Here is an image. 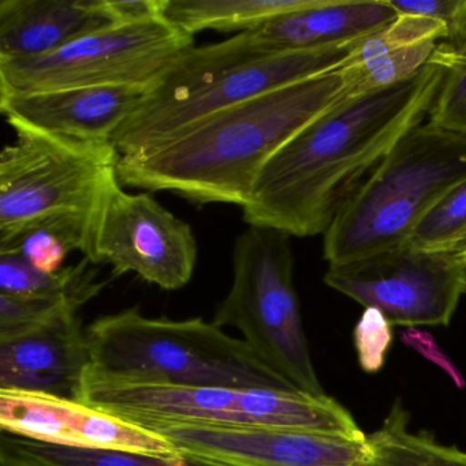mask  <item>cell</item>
<instances>
[{
  "mask_svg": "<svg viewBox=\"0 0 466 466\" xmlns=\"http://www.w3.org/2000/svg\"><path fill=\"white\" fill-rule=\"evenodd\" d=\"M444 73L425 65L402 83L338 102L313 119L261 168L241 208L244 222L290 237L326 233L398 141L427 121Z\"/></svg>",
  "mask_w": 466,
  "mask_h": 466,
  "instance_id": "cell-1",
  "label": "cell"
},
{
  "mask_svg": "<svg viewBox=\"0 0 466 466\" xmlns=\"http://www.w3.org/2000/svg\"><path fill=\"white\" fill-rule=\"evenodd\" d=\"M343 89L337 69L220 111L148 154L121 157L119 181L174 193L196 206L242 208L272 155L340 102Z\"/></svg>",
  "mask_w": 466,
  "mask_h": 466,
  "instance_id": "cell-2",
  "label": "cell"
},
{
  "mask_svg": "<svg viewBox=\"0 0 466 466\" xmlns=\"http://www.w3.org/2000/svg\"><path fill=\"white\" fill-rule=\"evenodd\" d=\"M76 400L147 430L189 424L367 438L334 398L299 390L178 386L107 375L88 365Z\"/></svg>",
  "mask_w": 466,
  "mask_h": 466,
  "instance_id": "cell-3",
  "label": "cell"
},
{
  "mask_svg": "<svg viewBox=\"0 0 466 466\" xmlns=\"http://www.w3.org/2000/svg\"><path fill=\"white\" fill-rule=\"evenodd\" d=\"M95 370L193 387L297 390L244 339L201 318H148L137 307L102 316L86 329Z\"/></svg>",
  "mask_w": 466,
  "mask_h": 466,
  "instance_id": "cell-4",
  "label": "cell"
},
{
  "mask_svg": "<svg viewBox=\"0 0 466 466\" xmlns=\"http://www.w3.org/2000/svg\"><path fill=\"white\" fill-rule=\"evenodd\" d=\"M466 179V137L424 122L403 136L324 233L329 266L403 247L433 204Z\"/></svg>",
  "mask_w": 466,
  "mask_h": 466,
  "instance_id": "cell-5",
  "label": "cell"
},
{
  "mask_svg": "<svg viewBox=\"0 0 466 466\" xmlns=\"http://www.w3.org/2000/svg\"><path fill=\"white\" fill-rule=\"evenodd\" d=\"M212 321L238 329L252 350L299 391L327 395L302 327L288 234L248 226L237 237L233 283Z\"/></svg>",
  "mask_w": 466,
  "mask_h": 466,
  "instance_id": "cell-6",
  "label": "cell"
},
{
  "mask_svg": "<svg viewBox=\"0 0 466 466\" xmlns=\"http://www.w3.org/2000/svg\"><path fill=\"white\" fill-rule=\"evenodd\" d=\"M0 154V245L58 217H91L121 157L111 141L15 129Z\"/></svg>",
  "mask_w": 466,
  "mask_h": 466,
  "instance_id": "cell-7",
  "label": "cell"
},
{
  "mask_svg": "<svg viewBox=\"0 0 466 466\" xmlns=\"http://www.w3.org/2000/svg\"><path fill=\"white\" fill-rule=\"evenodd\" d=\"M361 40L268 56L198 80L157 84L111 143L121 157L148 154L214 114L339 69Z\"/></svg>",
  "mask_w": 466,
  "mask_h": 466,
  "instance_id": "cell-8",
  "label": "cell"
},
{
  "mask_svg": "<svg viewBox=\"0 0 466 466\" xmlns=\"http://www.w3.org/2000/svg\"><path fill=\"white\" fill-rule=\"evenodd\" d=\"M195 37L165 18L114 25L36 58L0 61V92L155 88Z\"/></svg>",
  "mask_w": 466,
  "mask_h": 466,
  "instance_id": "cell-9",
  "label": "cell"
},
{
  "mask_svg": "<svg viewBox=\"0 0 466 466\" xmlns=\"http://www.w3.org/2000/svg\"><path fill=\"white\" fill-rule=\"evenodd\" d=\"M198 250L190 225L149 193H127L118 177L89 217L83 255L110 264L116 277L132 272L163 290H179L192 279Z\"/></svg>",
  "mask_w": 466,
  "mask_h": 466,
  "instance_id": "cell-10",
  "label": "cell"
},
{
  "mask_svg": "<svg viewBox=\"0 0 466 466\" xmlns=\"http://www.w3.org/2000/svg\"><path fill=\"white\" fill-rule=\"evenodd\" d=\"M324 283L392 326H449L466 293V268L455 253L398 247L350 263L329 266Z\"/></svg>",
  "mask_w": 466,
  "mask_h": 466,
  "instance_id": "cell-11",
  "label": "cell"
},
{
  "mask_svg": "<svg viewBox=\"0 0 466 466\" xmlns=\"http://www.w3.org/2000/svg\"><path fill=\"white\" fill-rule=\"evenodd\" d=\"M397 17L389 0H320L316 6L272 18L225 42L195 46L160 83H185L268 56L364 39Z\"/></svg>",
  "mask_w": 466,
  "mask_h": 466,
  "instance_id": "cell-12",
  "label": "cell"
},
{
  "mask_svg": "<svg viewBox=\"0 0 466 466\" xmlns=\"http://www.w3.org/2000/svg\"><path fill=\"white\" fill-rule=\"evenodd\" d=\"M182 457L223 466H360L375 455L372 438L274 428L162 425L152 428Z\"/></svg>",
  "mask_w": 466,
  "mask_h": 466,
  "instance_id": "cell-13",
  "label": "cell"
},
{
  "mask_svg": "<svg viewBox=\"0 0 466 466\" xmlns=\"http://www.w3.org/2000/svg\"><path fill=\"white\" fill-rule=\"evenodd\" d=\"M0 430L56 446L182 457L154 431L47 392L0 390Z\"/></svg>",
  "mask_w": 466,
  "mask_h": 466,
  "instance_id": "cell-14",
  "label": "cell"
},
{
  "mask_svg": "<svg viewBox=\"0 0 466 466\" xmlns=\"http://www.w3.org/2000/svg\"><path fill=\"white\" fill-rule=\"evenodd\" d=\"M149 88H72L0 92V111L15 129L81 141H111L140 107Z\"/></svg>",
  "mask_w": 466,
  "mask_h": 466,
  "instance_id": "cell-15",
  "label": "cell"
},
{
  "mask_svg": "<svg viewBox=\"0 0 466 466\" xmlns=\"http://www.w3.org/2000/svg\"><path fill=\"white\" fill-rule=\"evenodd\" d=\"M88 365V343L77 312H65L0 340V390L47 392L77 400Z\"/></svg>",
  "mask_w": 466,
  "mask_h": 466,
  "instance_id": "cell-16",
  "label": "cell"
},
{
  "mask_svg": "<svg viewBox=\"0 0 466 466\" xmlns=\"http://www.w3.org/2000/svg\"><path fill=\"white\" fill-rule=\"evenodd\" d=\"M446 24L421 15H398L365 37L339 67L345 80L340 102L408 80L430 62L439 42H447Z\"/></svg>",
  "mask_w": 466,
  "mask_h": 466,
  "instance_id": "cell-17",
  "label": "cell"
},
{
  "mask_svg": "<svg viewBox=\"0 0 466 466\" xmlns=\"http://www.w3.org/2000/svg\"><path fill=\"white\" fill-rule=\"evenodd\" d=\"M114 25L102 0H2L0 61L46 56Z\"/></svg>",
  "mask_w": 466,
  "mask_h": 466,
  "instance_id": "cell-18",
  "label": "cell"
},
{
  "mask_svg": "<svg viewBox=\"0 0 466 466\" xmlns=\"http://www.w3.org/2000/svg\"><path fill=\"white\" fill-rule=\"evenodd\" d=\"M320 0H165L163 18L195 37L198 32L253 31L279 17L316 6Z\"/></svg>",
  "mask_w": 466,
  "mask_h": 466,
  "instance_id": "cell-19",
  "label": "cell"
},
{
  "mask_svg": "<svg viewBox=\"0 0 466 466\" xmlns=\"http://www.w3.org/2000/svg\"><path fill=\"white\" fill-rule=\"evenodd\" d=\"M97 274L86 258L61 271L43 272L17 253L0 252V294L6 296L62 301L80 310L107 286L108 280L100 282Z\"/></svg>",
  "mask_w": 466,
  "mask_h": 466,
  "instance_id": "cell-20",
  "label": "cell"
},
{
  "mask_svg": "<svg viewBox=\"0 0 466 466\" xmlns=\"http://www.w3.org/2000/svg\"><path fill=\"white\" fill-rule=\"evenodd\" d=\"M0 466H223L187 457L77 449L2 432Z\"/></svg>",
  "mask_w": 466,
  "mask_h": 466,
  "instance_id": "cell-21",
  "label": "cell"
},
{
  "mask_svg": "<svg viewBox=\"0 0 466 466\" xmlns=\"http://www.w3.org/2000/svg\"><path fill=\"white\" fill-rule=\"evenodd\" d=\"M375 455L360 466H466V452L431 433L411 432L409 413L395 400L383 425L370 433Z\"/></svg>",
  "mask_w": 466,
  "mask_h": 466,
  "instance_id": "cell-22",
  "label": "cell"
},
{
  "mask_svg": "<svg viewBox=\"0 0 466 466\" xmlns=\"http://www.w3.org/2000/svg\"><path fill=\"white\" fill-rule=\"evenodd\" d=\"M88 222L89 217L78 215L45 220L0 245V252L17 253L39 271H61L70 253L86 250Z\"/></svg>",
  "mask_w": 466,
  "mask_h": 466,
  "instance_id": "cell-23",
  "label": "cell"
},
{
  "mask_svg": "<svg viewBox=\"0 0 466 466\" xmlns=\"http://www.w3.org/2000/svg\"><path fill=\"white\" fill-rule=\"evenodd\" d=\"M466 241V179L447 190L420 219L403 247L454 253Z\"/></svg>",
  "mask_w": 466,
  "mask_h": 466,
  "instance_id": "cell-24",
  "label": "cell"
},
{
  "mask_svg": "<svg viewBox=\"0 0 466 466\" xmlns=\"http://www.w3.org/2000/svg\"><path fill=\"white\" fill-rule=\"evenodd\" d=\"M428 64L446 70L428 122L466 137V37L455 45L439 43Z\"/></svg>",
  "mask_w": 466,
  "mask_h": 466,
  "instance_id": "cell-25",
  "label": "cell"
},
{
  "mask_svg": "<svg viewBox=\"0 0 466 466\" xmlns=\"http://www.w3.org/2000/svg\"><path fill=\"white\" fill-rule=\"evenodd\" d=\"M65 312L78 310L66 302L0 294V340L42 326Z\"/></svg>",
  "mask_w": 466,
  "mask_h": 466,
  "instance_id": "cell-26",
  "label": "cell"
},
{
  "mask_svg": "<svg viewBox=\"0 0 466 466\" xmlns=\"http://www.w3.org/2000/svg\"><path fill=\"white\" fill-rule=\"evenodd\" d=\"M392 324L375 308H365L354 327V345L362 370L376 373L383 368L392 343Z\"/></svg>",
  "mask_w": 466,
  "mask_h": 466,
  "instance_id": "cell-27",
  "label": "cell"
},
{
  "mask_svg": "<svg viewBox=\"0 0 466 466\" xmlns=\"http://www.w3.org/2000/svg\"><path fill=\"white\" fill-rule=\"evenodd\" d=\"M398 15H421L446 24L447 42H462L466 37V0H389Z\"/></svg>",
  "mask_w": 466,
  "mask_h": 466,
  "instance_id": "cell-28",
  "label": "cell"
},
{
  "mask_svg": "<svg viewBox=\"0 0 466 466\" xmlns=\"http://www.w3.org/2000/svg\"><path fill=\"white\" fill-rule=\"evenodd\" d=\"M402 340L406 345L416 349L419 353L424 354V357H427L428 360L443 368L460 389L465 386V381H463L462 376L458 372L457 368L447 359L446 354L439 349L438 343L433 340V338L428 332L420 331L416 327H409L403 331Z\"/></svg>",
  "mask_w": 466,
  "mask_h": 466,
  "instance_id": "cell-29",
  "label": "cell"
},
{
  "mask_svg": "<svg viewBox=\"0 0 466 466\" xmlns=\"http://www.w3.org/2000/svg\"><path fill=\"white\" fill-rule=\"evenodd\" d=\"M455 256H457L458 260L461 261V263L463 264V267L466 268V241L463 242L462 245H461L460 248H458L457 250H455Z\"/></svg>",
  "mask_w": 466,
  "mask_h": 466,
  "instance_id": "cell-30",
  "label": "cell"
}]
</instances>
